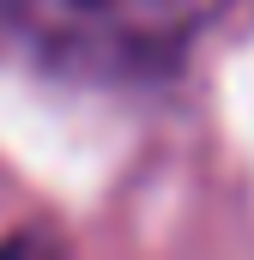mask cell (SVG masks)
Returning a JSON list of instances; mask_svg holds the SVG:
<instances>
[]
</instances>
